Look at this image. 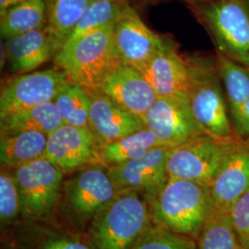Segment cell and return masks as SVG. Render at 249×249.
Wrapping results in <instances>:
<instances>
[{"mask_svg": "<svg viewBox=\"0 0 249 249\" xmlns=\"http://www.w3.org/2000/svg\"><path fill=\"white\" fill-rule=\"evenodd\" d=\"M152 222L151 207L137 191H117L86 230L95 249H132Z\"/></svg>", "mask_w": 249, "mask_h": 249, "instance_id": "6da1fadb", "label": "cell"}, {"mask_svg": "<svg viewBox=\"0 0 249 249\" xmlns=\"http://www.w3.org/2000/svg\"><path fill=\"white\" fill-rule=\"evenodd\" d=\"M185 56L189 72L187 103L197 124L214 138H235L216 56L199 53Z\"/></svg>", "mask_w": 249, "mask_h": 249, "instance_id": "7a4b0ae2", "label": "cell"}, {"mask_svg": "<svg viewBox=\"0 0 249 249\" xmlns=\"http://www.w3.org/2000/svg\"><path fill=\"white\" fill-rule=\"evenodd\" d=\"M152 222L196 239L213 211L209 187L169 178L151 202Z\"/></svg>", "mask_w": 249, "mask_h": 249, "instance_id": "3957f363", "label": "cell"}, {"mask_svg": "<svg viewBox=\"0 0 249 249\" xmlns=\"http://www.w3.org/2000/svg\"><path fill=\"white\" fill-rule=\"evenodd\" d=\"M115 24L64 45L53 56L69 80L89 93L98 91L108 75L122 64L114 42Z\"/></svg>", "mask_w": 249, "mask_h": 249, "instance_id": "277c9868", "label": "cell"}, {"mask_svg": "<svg viewBox=\"0 0 249 249\" xmlns=\"http://www.w3.org/2000/svg\"><path fill=\"white\" fill-rule=\"evenodd\" d=\"M116 193L107 165L91 164L64 181L59 208L76 228L87 230L94 217Z\"/></svg>", "mask_w": 249, "mask_h": 249, "instance_id": "5b68a950", "label": "cell"}, {"mask_svg": "<svg viewBox=\"0 0 249 249\" xmlns=\"http://www.w3.org/2000/svg\"><path fill=\"white\" fill-rule=\"evenodd\" d=\"M199 14L217 53L249 69V0H211Z\"/></svg>", "mask_w": 249, "mask_h": 249, "instance_id": "8992f818", "label": "cell"}, {"mask_svg": "<svg viewBox=\"0 0 249 249\" xmlns=\"http://www.w3.org/2000/svg\"><path fill=\"white\" fill-rule=\"evenodd\" d=\"M22 202V219L48 222L62 197L65 173L45 157L12 169Z\"/></svg>", "mask_w": 249, "mask_h": 249, "instance_id": "52a82bcc", "label": "cell"}, {"mask_svg": "<svg viewBox=\"0 0 249 249\" xmlns=\"http://www.w3.org/2000/svg\"><path fill=\"white\" fill-rule=\"evenodd\" d=\"M237 141L204 134L170 149L169 178L185 179L210 187Z\"/></svg>", "mask_w": 249, "mask_h": 249, "instance_id": "ba28073f", "label": "cell"}, {"mask_svg": "<svg viewBox=\"0 0 249 249\" xmlns=\"http://www.w3.org/2000/svg\"><path fill=\"white\" fill-rule=\"evenodd\" d=\"M69 82L58 68L17 75L1 89L0 118L53 102Z\"/></svg>", "mask_w": 249, "mask_h": 249, "instance_id": "9c48e42d", "label": "cell"}, {"mask_svg": "<svg viewBox=\"0 0 249 249\" xmlns=\"http://www.w3.org/2000/svg\"><path fill=\"white\" fill-rule=\"evenodd\" d=\"M102 145L89 128L63 124L48 135L44 157L65 174H74L102 163Z\"/></svg>", "mask_w": 249, "mask_h": 249, "instance_id": "30bf717a", "label": "cell"}, {"mask_svg": "<svg viewBox=\"0 0 249 249\" xmlns=\"http://www.w3.org/2000/svg\"><path fill=\"white\" fill-rule=\"evenodd\" d=\"M168 146H159L142 157L109 166L108 171L117 191H137L149 204L167 183Z\"/></svg>", "mask_w": 249, "mask_h": 249, "instance_id": "8fae6325", "label": "cell"}, {"mask_svg": "<svg viewBox=\"0 0 249 249\" xmlns=\"http://www.w3.org/2000/svg\"><path fill=\"white\" fill-rule=\"evenodd\" d=\"M142 121L162 145L172 148L206 134L197 124L187 100L158 97Z\"/></svg>", "mask_w": 249, "mask_h": 249, "instance_id": "7c38bea8", "label": "cell"}, {"mask_svg": "<svg viewBox=\"0 0 249 249\" xmlns=\"http://www.w3.org/2000/svg\"><path fill=\"white\" fill-rule=\"evenodd\" d=\"M166 40L151 31L129 4L115 24L114 42L120 60L141 71Z\"/></svg>", "mask_w": 249, "mask_h": 249, "instance_id": "4fadbf2b", "label": "cell"}, {"mask_svg": "<svg viewBox=\"0 0 249 249\" xmlns=\"http://www.w3.org/2000/svg\"><path fill=\"white\" fill-rule=\"evenodd\" d=\"M98 91L142 119L158 99L142 72L123 63L108 75Z\"/></svg>", "mask_w": 249, "mask_h": 249, "instance_id": "5bb4252c", "label": "cell"}, {"mask_svg": "<svg viewBox=\"0 0 249 249\" xmlns=\"http://www.w3.org/2000/svg\"><path fill=\"white\" fill-rule=\"evenodd\" d=\"M214 212L228 213L249 190V146L236 141L210 186Z\"/></svg>", "mask_w": 249, "mask_h": 249, "instance_id": "9a60e30c", "label": "cell"}, {"mask_svg": "<svg viewBox=\"0 0 249 249\" xmlns=\"http://www.w3.org/2000/svg\"><path fill=\"white\" fill-rule=\"evenodd\" d=\"M158 97L187 100L189 72L186 56L178 53L175 44L166 40L142 71Z\"/></svg>", "mask_w": 249, "mask_h": 249, "instance_id": "2e32d148", "label": "cell"}, {"mask_svg": "<svg viewBox=\"0 0 249 249\" xmlns=\"http://www.w3.org/2000/svg\"><path fill=\"white\" fill-rule=\"evenodd\" d=\"M4 51L9 71L15 75L34 71L58 52L47 25L5 40Z\"/></svg>", "mask_w": 249, "mask_h": 249, "instance_id": "e0dca14e", "label": "cell"}, {"mask_svg": "<svg viewBox=\"0 0 249 249\" xmlns=\"http://www.w3.org/2000/svg\"><path fill=\"white\" fill-rule=\"evenodd\" d=\"M89 129L103 144L122 139L145 127L135 116L100 91L89 93Z\"/></svg>", "mask_w": 249, "mask_h": 249, "instance_id": "ac0fdd59", "label": "cell"}, {"mask_svg": "<svg viewBox=\"0 0 249 249\" xmlns=\"http://www.w3.org/2000/svg\"><path fill=\"white\" fill-rule=\"evenodd\" d=\"M14 226L18 249H95L87 234L55 226L49 221L23 219Z\"/></svg>", "mask_w": 249, "mask_h": 249, "instance_id": "d6986e66", "label": "cell"}, {"mask_svg": "<svg viewBox=\"0 0 249 249\" xmlns=\"http://www.w3.org/2000/svg\"><path fill=\"white\" fill-rule=\"evenodd\" d=\"M48 135L39 131L4 134L0 138V160L4 168L15 167L44 157Z\"/></svg>", "mask_w": 249, "mask_h": 249, "instance_id": "ffe728a7", "label": "cell"}, {"mask_svg": "<svg viewBox=\"0 0 249 249\" xmlns=\"http://www.w3.org/2000/svg\"><path fill=\"white\" fill-rule=\"evenodd\" d=\"M1 15V37L7 40L47 25V0H24L6 9Z\"/></svg>", "mask_w": 249, "mask_h": 249, "instance_id": "44dd1931", "label": "cell"}, {"mask_svg": "<svg viewBox=\"0 0 249 249\" xmlns=\"http://www.w3.org/2000/svg\"><path fill=\"white\" fill-rule=\"evenodd\" d=\"M63 124L62 118L54 103L50 102L0 118V132L4 135L21 131H39L49 135Z\"/></svg>", "mask_w": 249, "mask_h": 249, "instance_id": "7402d4cb", "label": "cell"}, {"mask_svg": "<svg viewBox=\"0 0 249 249\" xmlns=\"http://www.w3.org/2000/svg\"><path fill=\"white\" fill-rule=\"evenodd\" d=\"M164 146L147 127L122 139L105 143L101 149L102 163L107 167L135 160L152 149Z\"/></svg>", "mask_w": 249, "mask_h": 249, "instance_id": "603a6c76", "label": "cell"}, {"mask_svg": "<svg viewBox=\"0 0 249 249\" xmlns=\"http://www.w3.org/2000/svg\"><path fill=\"white\" fill-rule=\"evenodd\" d=\"M94 0H47V27L53 35L58 51Z\"/></svg>", "mask_w": 249, "mask_h": 249, "instance_id": "cb8c5ba5", "label": "cell"}, {"mask_svg": "<svg viewBox=\"0 0 249 249\" xmlns=\"http://www.w3.org/2000/svg\"><path fill=\"white\" fill-rule=\"evenodd\" d=\"M127 4H129L127 0H94L77 23L65 45L71 44L83 36L115 24Z\"/></svg>", "mask_w": 249, "mask_h": 249, "instance_id": "d4e9b609", "label": "cell"}, {"mask_svg": "<svg viewBox=\"0 0 249 249\" xmlns=\"http://www.w3.org/2000/svg\"><path fill=\"white\" fill-rule=\"evenodd\" d=\"M64 124L89 128L91 97L85 89L69 82L53 101Z\"/></svg>", "mask_w": 249, "mask_h": 249, "instance_id": "484cf974", "label": "cell"}, {"mask_svg": "<svg viewBox=\"0 0 249 249\" xmlns=\"http://www.w3.org/2000/svg\"><path fill=\"white\" fill-rule=\"evenodd\" d=\"M216 59L229 112L249 100V69L220 53Z\"/></svg>", "mask_w": 249, "mask_h": 249, "instance_id": "4316f807", "label": "cell"}, {"mask_svg": "<svg viewBox=\"0 0 249 249\" xmlns=\"http://www.w3.org/2000/svg\"><path fill=\"white\" fill-rule=\"evenodd\" d=\"M196 242L197 249H243L228 213L213 211Z\"/></svg>", "mask_w": 249, "mask_h": 249, "instance_id": "83f0119b", "label": "cell"}, {"mask_svg": "<svg viewBox=\"0 0 249 249\" xmlns=\"http://www.w3.org/2000/svg\"><path fill=\"white\" fill-rule=\"evenodd\" d=\"M22 218V202L13 171L2 167L0 173L1 228L14 226Z\"/></svg>", "mask_w": 249, "mask_h": 249, "instance_id": "f1b7e54d", "label": "cell"}, {"mask_svg": "<svg viewBox=\"0 0 249 249\" xmlns=\"http://www.w3.org/2000/svg\"><path fill=\"white\" fill-rule=\"evenodd\" d=\"M132 249H197V242L152 223Z\"/></svg>", "mask_w": 249, "mask_h": 249, "instance_id": "f546056e", "label": "cell"}, {"mask_svg": "<svg viewBox=\"0 0 249 249\" xmlns=\"http://www.w3.org/2000/svg\"><path fill=\"white\" fill-rule=\"evenodd\" d=\"M228 214L242 249H249V190L231 206Z\"/></svg>", "mask_w": 249, "mask_h": 249, "instance_id": "4dcf8cb0", "label": "cell"}, {"mask_svg": "<svg viewBox=\"0 0 249 249\" xmlns=\"http://www.w3.org/2000/svg\"><path fill=\"white\" fill-rule=\"evenodd\" d=\"M234 137L249 146V100L228 112Z\"/></svg>", "mask_w": 249, "mask_h": 249, "instance_id": "1f68e13d", "label": "cell"}, {"mask_svg": "<svg viewBox=\"0 0 249 249\" xmlns=\"http://www.w3.org/2000/svg\"><path fill=\"white\" fill-rule=\"evenodd\" d=\"M21 1H24V0H0V13H2L6 9H9V7L15 4H18Z\"/></svg>", "mask_w": 249, "mask_h": 249, "instance_id": "d6a6232c", "label": "cell"}, {"mask_svg": "<svg viewBox=\"0 0 249 249\" xmlns=\"http://www.w3.org/2000/svg\"><path fill=\"white\" fill-rule=\"evenodd\" d=\"M1 249H18L15 241H7L6 239L1 242Z\"/></svg>", "mask_w": 249, "mask_h": 249, "instance_id": "836d02e7", "label": "cell"}, {"mask_svg": "<svg viewBox=\"0 0 249 249\" xmlns=\"http://www.w3.org/2000/svg\"><path fill=\"white\" fill-rule=\"evenodd\" d=\"M184 1H187L188 3H191V4H204L206 2H209L211 0H184Z\"/></svg>", "mask_w": 249, "mask_h": 249, "instance_id": "e575fe53", "label": "cell"}]
</instances>
